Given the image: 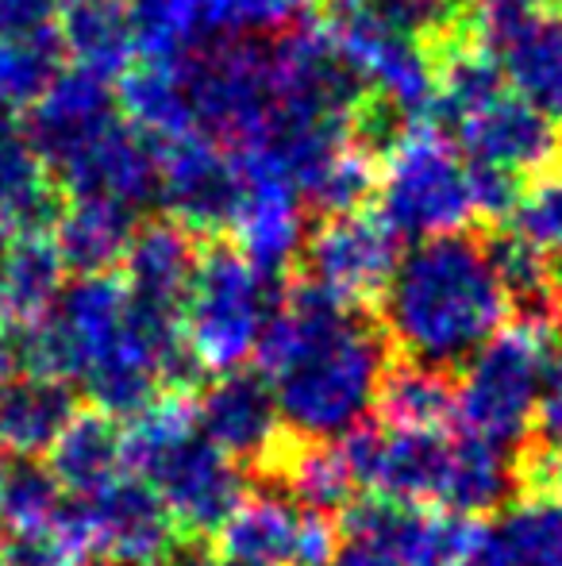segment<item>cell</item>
Listing matches in <instances>:
<instances>
[{
    "label": "cell",
    "mask_w": 562,
    "mask_h": 566,
    "mask_svg": "<svg viewBox=\"0 0 562 566\" xmlns=\"http://www.w3.org/2000/svg\"><path fill=\"white\" fill-rule=\"evenodd\" d=\"M20 370L62 378L93 409L139 417L189 366L181 316L139 305L120 274H77L46 316L15 328Z\"/></svg>",
    "instance_id": "6da1fadb"
},
{
    "label": "cell",
    "mask_w": 562,
    "mask_h": 566,
    "mask_svg": "<svg viewBox=\"0 0 562 566\" xmlns=\"http://www.w3.org/2000/svg\"><path fill=\"white\" fill-rule=\"evenodd\" d=\"M258 366L297 440H343L378 405L390 370V336L367 321V308L305 277L282 293Z\"/></svg>",
    "instance_id": "7a4b0ae2"
},
{
    "label": "cell",
    "mask_w": 562,
    "mask_h": 566,
    "mask_svg": "<svg viewBox=\"0 0 562 566\" xmlns=\"http://www.w3.org/2000/svg\"><path fill=\"white\" fill-rule=\"evenodd\" d=\"M378 308L401 355L435 370L466 366L517 313L489 259L486 235L470 231L409 247Z\"/></svg>",
    "instance_id": "3957f363"
},
{
    "label": "cell",
    "mask_w": 562,
    "mask_h": 566,
    "mask_svg": "<svg viewBox=\"0 0 562 566\" xmlns=\"http://www.w3.org/2000/svg\"><path fill=\"white\" fill-rule=\"evenodd\" d=\"M128 467L162 497L189 536L220 532L247 497L240 462L209 440L197 420V405L178 394H162L131 417Z\"/></svg>",
    "instance_id": "277c9868"
},
{
    "label": "cell",
    "mask_w": 562,
    "mask_h": 566,
    "mask_svg": "<svg viewBox=\"0 0 562 566\" xmlns=\"http://www.w3.org/2000/svg\"><path fill=\"white\" fill-rule=\"evenodd\" d=\"M562 370V332L548 313H520L505 324L458 378V420L470 432L520 448L540 420L548 386Z\"/></svg>",
    "instance_id": "5b68a950"
},
{
    "label": "cell",
    "mask_w": 562,
    "mask_h": 566,
    "mask_svg": "<svg viewBox=\"0 0 562 566\" xmlns=\"http://www.w3.org/2000/svg\"><path fill=\"white\" fill-rule=\"evenodd\" d=\"M278 305V274L251 262L235 239L204 243L181 313L189 363L209 374L243 370L251 358H258Z\"/></svg>",
    "instance_id": "8992f818"
},
{
    "label": "cell",
    "mask_w": 562,
    "mask_h": 566,
    "mask_svg": "<svg viewBox=\"0 0 562 566\" xmlns=\"http://www.w3.org/2000/svg\"><path fill=\"white\" fill-rule=\"evenodd\" d=\"M374 212L409 243L466 231L478 209L463 150L435 132H416L378 170Z\"/></svg>",
    "instance_id": "52a82bcc"
},
{
    "label": "cell",
    "mask_w": 562,
    "mask_h": 566,
    "mask_svg": "<svg viewBox=\"0 0 562 566\" xmlns=\"http://www.w3.org/2000/svg\"><path fill=\"white\" fill-rule=\"evenodd\" d=\"M66 524L85 555L105 566H166L181 544L170 509L131 470L85 497H70Z\"/></svg>",
    "instance_id": "ba28073f"
},
{
    "label": "cell",
    "mask_w": 562,
    "mask_h": 566,
    "mask_svg": "<svg viewBox=\"0 0 562 566\" xmlns=\"http://www.w3.org/2000/svg\"><path fill=\"white\" fill-rule=\"evenodd\" d=\"M158 205L193 235L235 231L247 205V166L235 150L197 132L170 139L162 155Z\"/></svg>",
    "instance_id": "9c48e42d"
},
{
    "label": "cell",
    "mask_w": 562,
    "mask_h": 566,
    "mask_svg": "<svg viewBox=\"0 0 562 566\" xmlns=\"http://www.w3.org/2000/svg\"><path fill=\"white\" fill-rule=\"evenodd\" d=\"M397 243L401 239L385 228L378 212H339V217H320V224L308 231L300 262L308 282L347 305L367 308L382 301L397 270Z\"/></svg>",
    "instance_id": "30bf717a"
},
{
    "label": "cell",
    "mask_w": 562,
    "mask_h": 566,
    "mask_svg": "<svg viewBox=\"0 0 562 566\" xmlns=\"http://www.w3.org/2000/svg\"><path fill=\"white\" fill-rule=\"evenodd\" d=\"M197 420L220 451L232 454L240 467L263 470V474L282 454V440L289 432L271 381L247 370L216 374V381H209L197 401Z\"/></svg>",
    "instance_id": "8fae6325"
},
{
    "label": "cell",
    "mask_w": 562,
    "mask_h": 566,
    "mask_svg": "<svg viewBox=\"0 0 562 566\" xmlns=\"http://www.w3.org/2000/svg\"><path fill=\"white\" fill-rule=\"evenodd\" d=\"M463 158L474 163H494L505 170L524 174L528 181L536 174L559 166V124L543 108H536L520 93H505L497 105L470 116L450 135Z\"/></svg>",
    "instance_id": "7c38bea8"
},
{
    "label": "cell",
    "mask_w": 562,
    "mask_h": 566,
    "mask_svg": "<svg viewBox=\"0 0 562 566\" xmlns=\"http://www.w3.org/2000/svg\"><path fill=\"white\" fill-rule=\"evenodd\" d=\"M243 166H247V205L232 235L251 262L282 277V270H289L305 251V197L282 174L251 158H243Z\"/></svg>",
    "instance_id": "4fadbf2b"
},
{
    "label": "cell",
    "mask_w": 562,
    "mask_h": 566,
    "mask_svg": "<svg viewBox=\"0 0 562 566\" xmlns=\"http://www.w3.org/2000/svg\"><path fill=\"white\" fill-rule=\"evenodd\" d=\"M185 224L173 217L147 220L139 224L136 239H131L128 254H124V285L139 305L162 308V313L181 316L185 313L189 285H193L197 262H201V247Z\"/></svg>",
    "instance_id": "5bb4252c"
},
{
    "label": "cell",
    "mask_w": 562,
    "mask_h": 566,
    "mask_svg": "<svg viewBox=\"0 0 562 566\" xmlns=\"http://www.w3.org/2000/svg\"><path fill=\"white\" fill-rule=\"evenodd\" d=\"M139 231V209L105 197H70L51 224L70 274H108Z\"/></svg>",
    "instance_id": "9a60e30c"
},
{
    "label": "cell",
    "mask_w": 562,
    "mask_h": 566,
    "mask_svg": "<svg viewBox=\"0 0 562 566\" xmlns=\"http://www.w3.org/2000/svg\"><path fill=\"white\" fill-rule=\"evenodd\" d=\"M62 39L70 66L105 82H120L139 62V28L128 0H74L62 8Z\"/></svg>",
    "instance_id": "2e32d148"
},
{
    "label": "cell",
    "mask_w": 562,
    "mask_h": 566,
    "mask_svg": "<svg viewBox=\"0 0 562 566\" xmlns=\"http://www.w3.org/2000/svg\"><path fill=\"white\" fill-rule=\"evenodd\" d=\"M46 467L70 497H85L131 470L128 428L116 424L113 412H74V420L62 428V436L46 451Z\"/></svg>",
    "instance_id": "e0dca14e"
},
{
    "label": "cell",
    "mask_w": 562,
    "mask_h": 566,
    "mask_svg": "<svg viewBox=\"0 0 562 566\" xmlns=\"http://www.w3.org/2000/svg\"><path fill=\"white\" fill-rule=\"evenodd\" d=\"M74 412L77 405L70 381L28 370L12 374L8 381H0V451L15 459H35L51 451Z\"/></svg>",
    "instance_id": "ac0fdd59"
},
{
    "label": "cell",
    "mask_w": 562,
    "mask_h": 566,
    "mask_svg": "<svg viewBox=\"0 0 562 566\" xmlns=\"http://www.w3.org/2000/svg\"><path fill=\"white\" fill-rule=\"evenodd\" d=\"M59 186L31 147L20 113L0 108V217L12 231H35L59 217Z\"/></svg>",
    "instance_id": "d6986e66"
},
{
    "label": "cell",
    "mask_w": 562,
    "mask_h": 566,
    "mask_svg": "<svg viewBox=\"0 0 562 566\" xmlns=\"http://www.w3.org/2000/svg\"><path fill=\"white\" fill-rule=\"evenodd\" d=\"M66 262L46 228L20 231L0 262V321L20 328L59 305L66 290Z\"/></svg>",
    "instance_id": "ffe728a7"
},
{
    "label": "cell",
    "mask_w": 562,
    "mask_h": 566,
    "mask_svg": "<svg viewBox=\"0 0 562 566\" xmlns=\"http://www.w3.org/2000/svg\"><path fill=\"white\" fill-rule=\"evenodd\" d=\"M520 482V467L512 462L509 448L486 440V436L470 432H450V459L447 478H443L439 509L463 516L494 513L509 501L512 485Z\"/></svg>",
    "instance_id": "44dd1931"
},
{
    "label": "cell",
    "mask_w": 562,
    "mask_h": 566,
    "mask_svg": "<svg viewBox=\"0 0 562 566\" xmlns=\"http://www.w3.org/2000/svg\"><path fill=\"white\" fill-rule=\"evenodd\" d=\"M266 474L278 478L285 493L300 509H312V513H343V509L354 505V493L362 490L343 440L285 443Z\"/></svg>",
    "instance_id": "7402d4cb"
},
{
    "label": "cell",
    "mask_w": 562,
    "mask_h": 566,
    "mask_svg": "<svg viewBox=\"0 0 562 566\" xmlns=\"http://www.w3.org/2000/svg\"><path fill=\"white\" fill-rule=\"evenodd\" d=\"M300 528H305V509L289 493H247L216 536L227 559L293 566Z\"/></svg>",
    "instance_id": "603a6c76"
},
{
    "label": "cell",
    "mask_w": 562,
    "mask_h": 566,
    "mask_svg": "<svg viewBox=\"0 0 562 566\" xmlns=\"http://www.w3.org/2000/svg\"><path fill=\"white\" fill-rule=\"evenodd\" d=\"M481 566H562V505L543 493L512 501L486 532Z\"/></svg>",
    "instance_id": "cb8c5ba5"
},
{
    "label": "cell",
    "mask_w": 562,
    "mask_h": 566,
    "mask_svg": "<svg viewBox=\"0 0 562 566\" xmlns=\"http://www.w3.org/2000/svg\"><path fill=\"white\" fill-rule=\"evenodd\" d=\"M116 97H120L124 116L158 139L170 143L181 135H193L185 85H181L173 59H166V54H139L136 66L116 82Z\"/></svg>",
    "instance_id": "d4e9b609"
},
{
    "label": "cell",
    "mask_w": 562,
    "mask_h": 566,
    "mask_svg": "<svg viewBox=\"0 0 562 566\" xmlns=\"http://www.w3.org/2000/svg\"><path fill=\"white\" fill-rule=\"evenodd\" d=\"M374 409L385 428L435 432V428H447L450 417H458V394L447 381V370L405 358L385 370Z\"/></svg>",
    "instance_id": "484cf974"
},
{
    "label": "cell",
    "mask_w": 562,
    "mask_h": 566,
    "mask_svg": "<svg viewBox=\"0 0 562 566\" xmlns=\"http://www.w3.org/2000/svg\"><path fill=\"white\" fill-rule=\"evenodd\" d=\"M497 59L509 74L512 93L562 119V15L555 8H543Z\"/></svg>",
    "instance_id": "4316f807"
},
{
    "label": "cell",
    "mask_w": 562,
    "mask_h": 566,
    "mask_svg": "<svg viewBox=\"0 0 562 566\" xmlns=\"http://www.w3.org/2000/svg\"><path fill=\"white\" fill-rule=\"evenodd\" d=\"M70 66L66 39L59 31L31 39H8L0 43V108L8 113H28Z\"/></svg>",
    "instance_id": "83f0119b"
},
{
    "label": "cell",
    "mask_w": 562,
    "mask_h": 566,
    "mask_svg": "<svg viewBox=\"0 0 562 566\" xmlns=\"http://www.w3.org/2000/svg\"><path fill=\"white\" fill-rule=\"evenodd\" d=\"M70 493L59 485L51 467L35 459H15L0 482V524L8 532H39L66 524Z\"/></svg>",
    "instance_id": "f1b7e54d"
},
{
    "label": "cell",
    "mask_w": 562,
    "mask_h": 566,
    "mask_svg": "<svg viewBox=\"0 0 562 566\" xmlns=\"http://www.w3.org/2000/svg\"><path fill=\"white\" fill-rule=\"evenodd\" d=\"M509 228L548 254L562 293V163L528 181L517 212L509 217Z\"/></svg>",
    "instance_id": "f546056e"
},
{
    "label": "cell",
    "mask_w": 562,
    "mask_h": 566,
    "mask_svg": "<svg viewBox=\"0 0 562 566\" xmlns=\"http://www.w3.org/2000/svg\"><path fill=\"white\" fill-rule=\"evenodd\" d=\"M378 170H382V166H378L374 158L347 147L343 155L305 189V209H312L316 217H339V212L367 209L378 193Z\"/></svg>",
    "instance_id": "4dcf8cb0"
},
{
    "label": "cell",
    "mask_w": 562,
    "mask_h": 566,
    "mask_svg": "<svg viewBox=\"0 0 562 566\" xmlns=\"http://www.w3.org/2000/svg\"><path fill=\"white\" fill-rule=\"evenodd\" d=\"M416 132H421V127L413 124V116L382 90H370L367 97L351 108V116H347V143H351L354 150H362L367 158H374L378 166H382L401 143L413 139Z\"/></svg>",
    "instance_id": "1f68e13d"
},
{
    "label": "cell",
    "mask_w": 562,
    "mask_h": 566,
    "mask_svg": "<svg viewBox=\"0 0 562 566\" xmlns=\"http://www.w3.org/2000/svg\"><path fill=\"white\" fill-rule=\"evenodd\" d=\"M85 555L82 539L70 532V524L39 532H8L0 547V566H82Z\"/></svg>",
    "instance_id": "d6a6232c"
},
{
    "label": "cell",
    "mask_w": 562,
    "mask_h": 566,
    "mask_svg": "<svg viewBox=\"0 0 562 566\" xmlns=\"http://www.w3.org/2000/svg\"><path fill=\"white\" fill-rule=\"evenodd\" d=\"M466 170H470L478 220H486V224H509V217L517 212L520 197H524V189H528L524 174L505 170V166H494V163H474V158H466Z\"/></svg>",
    "instance_id": "836d02e7"
},
{
    "label": "cell",
    "mask_w": 562,
    "mask_h": 566,
    "mask_svg": "<svg viewBox=\"0 0 562 566\" xmlns=\"http://www.w3.org/2000/svg\"><path fill=\"white\" fill-rule=\"evenodd\" d=\"M62 0H0V43L62 28Z\"/></svg>",
    "instance_id": "e575fe53"
},
{
    "label": "cell",
    "mask_w": 562,
    "mask_h": 566,
    "mask_svg": "<svg viewBox=\"0 0 562 566\" xmlns=\"http://www.w3.org/2000/svg\"><path fill=\"white\" fill-rule=\"evenodd\" d=\"M331 566H409L385 536L359 524H339V552Z\"/></svg>",
    "instance_id": "d590c367"
},
{
    "label": "cell",
    "mask_w": 562,
    "mask_h": 566,
    "mask_svg": "<svg viewBox=\"0 0 562 566\" xmlns=\"http://www.w3.org/2000/svg\"><path fill=\"white\" fill-rule=\"evenodd\" d=\"M520 482L528 485V493H543L562 505V451H551L543 443L528 451V459L520 462Z\"/></svg>",
    "instance_id": "8d00e7d4"
},
{
    "label": "cell",
    "mask_w": 562,
    "mask_h": 566,
    "mask_svg": "<svg viewBox=\"0 0 562 566\" xmlns=\"http://www.w3.org/2000/svg\"><path fill=\"white\" fill-rule=\"evenodd\" d=\"M536 428H540L543 448L562 451V370L555 374V381L548 386V394H543L540 420H536Z\"/></svg>",
    "instance_id": "74e56055"
},
{
    "label": "cell",
    "mask_w": 562,
    "mask_h": 566,
    "mask_svg": "<svg viewBox=\"0 0 562 566\" xmlns=\"http://www.w3.org/2000/svg\"><path fill=\"white\" fill-rule=\"evenodd\" d=\"M212 566H266V563H247V559H212Z\"/></svg>",
    "instance_id": "f35d334b"
},
{
    "label": "cell",
    "mask_w": 562,
    "mask_h": 566,
    "mask_svg": "<svg viewBox=\"0 0 562 566\" xmlns=\"http://www.w3.org/2000/svg\"><path fill=\"white\" fill-rule=\"evenodd\" d=\"M559 163H562V119H559Z\"/></svg>",
    "instance_id": "ab89813d"
},
{
    "label": "cell",
    "mask_w": 562,
    "mask_h": 566,
    "mask_svg": "<svg viewBox=\"0 0 562 566\" xmlns=\"http://www.w3.org/2000/svg\"><path fill=\"white\" fill-rule=\"evenodd\" d=\"M4 470H8V467H4V459H0V482H4Z\"/></svg>",
    "instance_id": "60d3db41"
},
{
    "label": "cell",
    "mask_w": 562,
    "mask_h": 566,
    "mask_svg": "<svg viewBox=\"0 0 562 566\" xmlns=\"http://www.w3.org/2000/svg\"><path fill=\"white\" fill-rule=\"evenodd\" d=\"M551 8H555V12L562 15V0H555V4H551Z\"/></svg>",
    "instance_id": "b9f144b4"
},
{
    "label": "cell",
    "mask_w": 562,
    "mask_h": 566,
    "mask_svg": "<svg viewBox=\"0 0 562 566\" xmlns=\"http://www.w3.org/2000/svg\"><path fill=\"white\" fill-rule=\"evenodd\" d=\"M62 4H74V0H62Z\"/></svg>",
    "instance_id": "7bdbcfd3"
},
{
    "label": "cell",
    "mask_w": 562,
    "mask_h": 566,
    "mask_svg": "<svg viewBox=\"0 0 562 566\" xmlns=\"http://www.w3.org/2000/svg\"><path fill=\"white\" fill-rule=\"evenodd\" d=\"M0 547H4V536H0Z\"/></svg>",
    "instance_id": "ee69618b"
},
{
    "label": "cell",
    "mask_w": 562,
    "mask_h": 566,
    "mask_svg": "<svg viewBox=\"0 0 562 566\" xmlns=\"http://www.w3.org/2000/svg\"><path fill=\"white\" fill-rule=\"evenodd\" d=\"M463 4H474V0H463Z\"/></svg>",
    "instance_id": "f6af8a7d"
},
{
    "label": "cell",
    "mask_w": 562,
    "mask_h": 566,
    "mask_svg": "<svg viewBox=\"0 0 562 566\" xmlns=\"http://www.w3.org/2000/svg\"><path fill=\"white\" fill-rule=\"evenodd\" d=\"M470 566H481V563H470Z\"/></svg>",
    "instance_id": "bcb514c9"
},
{
    "label": "cell",
    "mask_w": 562,
    "mask_h": 566,
    "mask_svg": "<svg viewBox=\"0 0 562 566\" xmlns=\"http://www.w3.org/2000/svg\"><path fill=\"white\" fill-rule=\"evenodd\" d=\"M548 4H555V0H548Z\"/></svg>",
    "instance_id": "7dc6e473"
}]
</instances>
